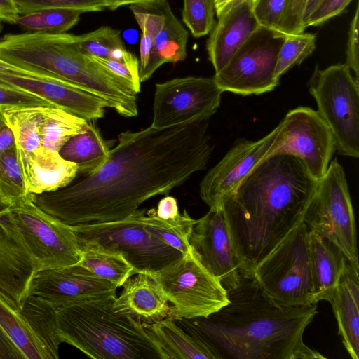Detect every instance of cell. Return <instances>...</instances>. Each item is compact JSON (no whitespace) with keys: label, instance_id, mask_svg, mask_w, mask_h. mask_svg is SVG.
Masks as SVG:
<instances>
[{"label":"cell","instance_id":"cell-1","mask_svg":"<svg viewBox=\"0 0 359 359\" xmlns=\"http://www.w3.org/2000/svg\"><path fill=\"white\" fill-rule=\"evenodd\" d=\"M208 121L123 132L97 170L56 191L32 194L33 201L70 226L123 219L206 168L213 151Z\"/></svg>","mask_w":359,"mask_h":359},{"label":"cell","instance_id":"cell-2","mask_svg":"<svg viewBox=\"0 0 359 359\" xmlns=\"http://www.w3.org/2000/svg\"><path fill=\"white\" fill-rule=\"evenodd\" d=\"M229 302L207 316L175 320L219 359L325 358L303 341L316 304L286 306L269 297L251 275L227 291Z\"/></svg>","mask_w":359,"mask_h":359},{"label":"cell","instance_id":"cell-3","mask_svg":"<svg viewBox=\"0 0 359 359\" xmlns=\"http://www.w3.org/2000/svg\"><path fill=\"white\" fill-rule=\"evenodd\" d=\"M318 180L289 154L262 159L222 202L242 276L255 266L297 226Z\"/></svg>","mask_w":359,"mask_h":359},{"label":"cell","instance_id":"cell-4","mask_svg":"<svg viewBox=\"0 0 359 359\" xmlns=\"http://www.w3.org/2000/svg\"><path fill=\"white\" fill-rule=\"evenodd\" d=\"M0 60L43 79L74 84L104 100L125 117L137 116L136 94L121 79L82 53L74 34H7L0 39Z\"/></svg>","mask_w":359,"mask_h":359},{"label":"cell","instance_id":"cell-5","mask_svg":"<svg viewBox=\"0 0 359 359\" xmlns=\"http://www.w3.org/2000/svg\"><path fill=\"white\" fill-rule=\"evenodd\" d=\"M114 299L55 306L60 341L95 359H165L142 323L114 311Z\"/></svg>","mask_w":359,"mask_h":359},{"label":"cell","instance_id":"cell-6","mask_svg":"<svg viewBox=\"0 0 359 359\" xmlns=\"http://www.w3.org/2000/svg\"><path fill=\"white\" fill-rule=\"evenodd\" d=\"M146 212L144 209H137L119 220L72 226L80 248L121 255L133 267V275L160 271L182 254L146 229Z\"/></svg>","mask_w":359,"mask_h":359},{"label":"cell","instance_id":"cell-7","mask_svg":"<svg viewBox=\"0 0 359 359\" xmlns=\"http://www.w3.org/2000/svg\"><path fill=\"white\" fill-rule=\"evenodd\" d=\"M309 233V229L302 222L252 272L261 288L279 304L292 306L316 304Z\"/></svg>","mask_w":359,"mask_h":359},{"label":"cell","instance_id":"cell-8","mask_svg":"<svg viewBox=\"0 0 359 359\" xmlns=\"http://www.w3.org/2000/svg\"><path fill=\"white\" fill-rule=\"evenodd\" d=\"M318 113L333 135L341 155L359 156V83L345 65L314 70L309 82Z\"/></svg>","mask_w":359,"mask_h":359},{"label":"cell","instance_id":"cell-9","mask_svg":"<svg viewBox=\"0 0 359 359\" xmlns=\"http://www.w3.org/2000/svg\"><path fill=\"white\" fill-rule=\"evenodd\" d=\"M303 222L310 231L335 245L359 269L353 208L344 170L336 159L318 180Z\"/></svg>","mask_w":359,"mask_h":359},{"label":"cell","instance_id":"cell-10","mask_svg":"<svg viewBox=\"0 0 359 359\" xmlns=\"http://www.w3.org/2000/svg\"><path fill=\"white\" fill-rule=\"evenodd\" d=\"M171 302L175 320L207 317L227 304V291L198 260L193 250L151 273Z\"/></svg>","mask_w":359,"mask_h":359},{"label":"cell","instance_id":"cell-11","mask_svg":"<svg viewBox=\"0 0 359 359\" xmlns=\"http://www.w3.org/2000/svg\"><path fill=\"white\" fill-rule=\"evenodd\" d=\"M287 34L259 26L241 45L226 66L214 76L223 92L260 95L274 90L278 52Z\"/></svg>","mask_w":359,"mask_h":359},{"label":"cell","instance_id":"cell-12","mask_svg":"<svg viewBox=\"0 0 359 359\" xmlns=\"http://www.w3.org/2000/svg\"><path fill=\"white\" fill-rule=\"evenodd\" d=\"M11 210L35 260L36 271L80 262L81 250L73 226L39 208L32 194L11 203Z\"/></svg>","mask_w":359,"mask_h":359},{"label":"cell","instance_id":"cell-13","mask_svg":"<svg viewBox=\"0 0 359 359\" xmlns=\"http://www.w3.org/2000/svg\"><path fill=\"white\" fill-rule=\"evenodd\" d=\"M332 131L317 111L298 107L287 112L264 158L276 154L297 157L309 174L319 180L325 174L334 151Z\"/></svg>","mask_w":359,"mask_h":359},{"label":"cell","instance_id":"cell-14","mask_svg":"<svg viewBox=\"0 0 359 359\" xmlns=\"http://www.w3.org/2000/svg\"><path fill=\"white\" fill-rule=\"evenodd\" d=\"M223 91L213 77L186 76L155 85L151 126L163 129L208 120Z\"/></svg>","mask_w":359,"mask_h":359},{"label":"cell","instance_id":"cell-15","mask_svg":"<svg viewBox=\"0 0 359 359\" xmlns=\"http://www.w3.org/2000/svg\"><path fill=\"white\" fill-rule=\"evenodd\" d=\"M189 243L201 263L229 291L239 283L241 264L222 205L197 219Z\"/></svg>","mask_w":359,"mask_h":359},{"label":"cell","instance_id":"cell-16","mask_svg":"<svg viewBox=\"0 0 359 359\" xmlns=\"http://www.w3.org/2000/svg\"><path fill=\"white\" fill-rule=\"evenodd\" d=\"M278 130L279 124L258 140H240L208 172L200 184V196L210 208L221 205L223 199L264 158Z\"/></svg>","mask_w":359,"mask_h":359},{"label":"cell","instance_id":"cell-17","mask_svg":"<svg viewBox=\"0 0 359 359\" xmlns=\"http://www.w3.org/2000/svg\"><path fill=\"white\" fill-rule=\"evenodd\" d=\"M117 286L74 264L37 271L29 295L41 297L55 306L99 298H116Z\"/></svg>","mask_w":359,"mask_h":359},{"label":"cell","instance_id":"cell-18","mask_svg":"<svg viewBox=\"0 0 359 359\" xmlns=\"http://www.w3.org/2000/svg\"><path fill=\"white\" fill-rule=\"evenodd\" d=\"M35 260L16 224L11 204L0 201V289L18 304L29 296Z\"/></svg>","mask_w":359,"mask_h":359},{"label":"cell","instance_id":"cell-19","mask_svg":"<svg viewBox=\"0 0 359 359\" xmlns=\"http://www.w3.org/2000/svg\"><path fill=\"white\" fill-rule=\"evenodd\" d=\"M255 0H233L217 16L207 41L208 59L215 74L260 26L254 12Z\"/></svg>","mask_w":359,"mask_h":359},{"label":"cell","instance_id":"cell-20","mask_svg":"<svg viewBox=\"0 0 359 359\" xmlns=\"http://www.w3.org/2000/svg\"><path fill=\"white\" fill-rule=\"evenodd\" d=\"M0 79L29 90L88 121L104 117L107 102L70 83L0 72Z\"/></svg>","mask_w":359,"mask_h":359},{"label":"cell","instance_id":"cell-21","mask_svg":"<svg viewBox=\"0 0 359 359\" xmlns=\"http://www.w3.org/2000/svg\"><path fill=\"white\" fill-rule=\"evenodd\" d=\"M113 302L114 311L144 324H151L168 316L170 306L161 285L151 273H137L121 285Z\"/></svg>","mask_w":359,"mask_h":359},{"label":"cell","instance_id":"cell-22","mask_svg":"<svg viewBox=\"0 0 359 359\" xmlns=\"http://www.w3.org/2000/svg\"><path fill=\"white\" fill-rule=\"evenodd\" d=\"M359 269L348 260L328 302L337 322L339 334L353 359L359 358Z\"/></svg>","mask_w":359,"mask_h":359},{"label":"cell","instance_id":"cell-23","mask_svg":"<svg viewBox=\"0 0 359 359\" xmlns=\"http://www.w3.org/2000/svg\"><path fill=\"white\" fill-rule=\"evenodd\" d=\"M0 337L22 359H53L32 329L20 304L0 289Z\"/></svg>","mask_w":359,"mask_h":359},{"label":"cell","instance_id":"cell-24","mask_svg":"<svg viewBox=\"0 0 359 359\" xmlns=\"http://www.w3.org/2000/svg\"><path fill=\"white\" fill-rule=\"evenodd\" d=\"M309 252L314 303L328 301L344 271L347 259L332 243L310 231Z\"/></svg>","mask_w":359,"mask_h":359},{"label":"cell","instance_id":"cell-25","mask_svg":"<svg viewBox=\"0 0 359 359\" xmlns=\"http://www.w3.org/2000/svg\"><path fill=\"white\" fill-rule=\"evenodd\" d=\"M143 325L159 346L165 359H219L209 346L184 330L170 317Z\"/></svg>","mask_w":359,"mask_h":359},{"label":"cell","instance_id":"cell-26","mask_svg":"<svg viewBox=\"0 0 359 359\" xmlns=\"http://www.w3.org/2000/svg\"><path fill=\"white\" fill-rule=\"evenodd\" d=\"M109 150L97 128L90 123L86 131L70 137L59 154L65 160L77 165L78 173L88 175L104 163Z\"/></svg>","mask_w":359,"mask_h":359},{"label":"cell","instance_id":"cell-27","mask_svg":"<svg viewBox=\"0 0 359 359\" xmlns=\"http://www.w3.org/2000/svg\"><path fill=\"white\" fill-rule=\"evenodd\" d=\"M164 22L153 46L151 73L165 63H177L187 57V30L173 13L168 0L163 1Z\"/></svg>","mask_w":359,"mask_h":359},{"label":"cell","instance_id":"cell-28","mask_svg":"<svg viewBox=\"0 0 359 359\" xmlns=\"http://www.w3.org/2000/svg\"><path fill=\"white\" fill-rule=\"evenodd\" d=\"M90 121L58 107H43L39 133L43 148L59 152L72 136L87 130Z\"/></svg>","mask_w":359,"mask_h":359},{"label":"cell","instance_id":"cell-29","mask_svg":"<svg viewBox=\"0 0 359 359\" xmlns=\"http://www.w3.org/2000/svg\"><path fill=\"white\" fill-rule=\"evenodd\" d=\"M197 219L190 217L186 210L175 218L163 219L149 210L144 217L146 229L163 243L180 252L182 255L192 251L189 243L193 228Z\"/></svg>","mask_w":359,"mask_h":359},{"label":"cell","instance_id":"cell-30","mask_svg":"<svg viewBox=\"0 0 359 359\" xmlns=\"http://www.w3.org/2000/svg\"><path fill=\"white\" fill-rule=\"evenodd\" d=\"M20 306L29 325L47 347L53 359L59 358L61 342L56 334L55 305L41 297L29 295Z\"/></svg>","mask_w":359,"mask_h":359},{"label":"cell","instance_id":"cell-31","mask_svg":"<svg viewBox=\"0 0 359 359\" xmlns=\"http://www.w3.org/2000/svg\"><path fill=\"white\" fill-rule=\"evenodd\" d=\"M77 48L84 55L122 61L132 53L127 50L121 32L109 26H102L81 35H74Z\"/></svg>","mask_w":359,"mask_h":359},{"label":"cell","instance_id":"cell-32","mask_svg":"<svg viewBox=\"0 0 359 359\" xmlns=\"http://www.w3.org/2000/svg\"><path fill=\"white\" fill-rule=\"evenodd\" d=\"M81 250V259L77 264L118 287L133 276V267L120 254L88 248Z\"/></svg>","mask_w":359,"mask_h":359},{"label":"cell","instance_id":"cell-33","mask_svg":"<svg viewBox=\"0 0 359 359\" xmlns=\"http://www.w3.org/2000/svg\"><path fill=\"white\" fill-rule=\"evenodd\" d=\"M81 12L69 9H46L20 14L15 25L29 32L67 33L80 20Z\"/></svg>","mask_w":359,"mask_h":359},{"label":"cell","instance_id":"cell-34","mask_svg":"<svg viewBox=\"0 0 359 359\" xmlns=\"http://www.w3.org/2000/svg\"><path fill=\"white\" fill-rule=\"evenodd\" d=\"M28 194L15 145L0 154V198L11 204Z\"/></svg>","mask_w":359,"mask_h":359},{"label":"cell","instance_id":"cell-35","mask_svg":"<svg viewBox=\"0 0 359 359\" xmlns=\"http://www.w3.org/2000/svg\"><path fill=\"white\" fill-rule=\"evenodd\" d=\"M316 36L311 33L287 34L277 57L275 76H280L300 65L316 48Z\"/></svg>","mask_w":359,"mask_h":359},{"label":"cell","instance_id":"cell-36","mask_svg":"<svg viewBox=\"0 0 359 359\" xmlns=\"http://www.w3.org/2000/svg\"><path fill=\"white\" fill-rule=\"evenodd\" d=\"M182 21L193 36L208 35L215 21V0H183Z\"/></svg>","mask_w":359,"mask_h":359},{"label":"cell","instance_id":"cell-37","mask_svg":"<svg viewBox=\"0 0 359 359\" xmlns=\"http://www.w3.org/2000/svg\"><path fill=\"white\" fill-rule=\"evenodd\" d=\"M20 13L46 9H69L83 13L102 11L106 8L104 0H14Z\"/></svg>","mask_w":359,"mask_h":359},{"label":"cell","instance_id":"cell-38","mask_svg":"<svg viewBox=\"0 0 359 359\" xmlns=\"http://www.w3.org/2000/svg\"><path fill=\"white\" fill-rule=\"evenodd\" d=\"M94 62L123 81L137 95L140 91L139 60L134 54L122 61L89 56Z\"/></svg>","mask_w":359,"mask_h":359},{"label":"cell","instance_id":"cell-39","mask_svg":"<svg viewBox=\"0 0 359 359\" xmlns=\"http://www.w3.org/2000/svg\"><path fill=\"white\" fill-rule=\"evenodd\" d=\"M57 107L41 97L0 79V107Z\"/></svg>","mask_w":359,"mask_h":359},{"label":"cell","instance_id":"cell-40","mask_svg":"<svg viewBox=\"0 0 359 359\" xmlns=\"http://www.w3.org/2000/svg\"><path fill=\"white\" fill-rule=\"evenodd\" d=\"M289 0H255L253 12L260 26L278 29Z\"/></svg>","mask_w":359,"mask_h":359},{"label":"cell","instance_id":"cell-41","mask_svg":"<svg viewBox=\"0 0 359 359\" xmlns=\"http://www.w3.org/2000/svg\"><path fill=\"white\" fill-rule=\"evenodd\" d=\"M307 0H289L278 30L285 34H299L305 30L302 25L304 10Z\"/></svg>","mask_w":359,"mask_h":359},{"label":"cell","instance_id":"cell-42","mask_svg":"<svg viewBox=\"0 0 359 359\" xmlns=\"http://www.w3.org/2000/svg\"><path fill=\"white\" fill-rule=\"evenodd\" d=\"M351 0H322L304 23L306 29L309 26L320 25L329 19L340 14Z\"/></svg>","mask_w":359,"mask_h":359},{"label":"cell","instance_id":"cell-43","mask_svg":"<svg viewBox=\"0 0 359 359\" xmlns=\"http://www.w3.org/2000/svg\"><path fill=\"white\" fill-rule=\"evenodd\" d=\"M358 6L350 25L348 39L347 42L346 60L345 65L353 71L355 78L358 79L359 74V55H358Z\"/></svg>","mask_w":359,"mask_h":359},{"label":"cell","instance_id":"cell-44","mask_svg":"<svg viewBox=\"0 0 359 359\" xmlns=\"http://www.w3.org/2000/svg\"><path fill=\"white\" fill-rule=\"evenodd\" d=\"M180 213L177 199L170 196H166L160 200L155 210L156 215L163 219L175 218Z\"/></svg>","mask_w":359,"mask_h":359},{"label":"cell","instance_id":"cell-45","mask_svg":"<svg viewBox=\"0 0 359 359\" xmlns=\"http://www.w3.org/2000/svg\"><path fill=\"white\" fill-rule=\"evenodd\" d=\"M20 13L14 0H0V20L15 24Z\"/></svg>","mask_w":359,"mask_h":359},{"label":"cell","instance_id":"cell-46","mask_svg":"<svg viewBox=\"0 0 359 359\" xmlns=\"http://www.w3.org/2000/svg\"><path fill=\"white\" fill-rule=\"evenodd\" d=\"M15 145L13 133L4 121L0 127V154Z\"/></svg>","mask_w":359,"mask_h":359},{"label":"cell","instance_id":"cell-47","mask_svg":"<svg viewBox=\"0 0 359 359\" xmlns=\"http://www.w3.org/2000/svg\"><path fill=\"white\" fill-rule=\"evenodd\" d=\"M0 72L39 78L36 74L0 60Z\"/></svg>","mask_w":359,"mask_h":359},{"label":"cell","instance_id":"cell-48","mask_svg":"<svg viewBox=\"0 0 359 359\" xmlns=\"http://www.w3.org/2000/svg\"><path fill=\"white\" fill-rule=\"evenodd\" d=\"M0 359H22L20 355L9 346L0 337Z\"/></svg>","mask_w":359,"mask_h":359},{"label":"cell","instance_id":"cell-49","mask_svg":"<svg viewBox=\"0 0 359 359\" xmlns=\"http://www.w3.org/2000/svg\"><path fill=\"white\" fill-rule=\"evenodd\" d=\"M106 8L116 10L120 7L130 6L135 4L144 3L151 0H104Z\"/></svg>","mask_w":359,"mask_h":359},{"label":"cell","instance_id":"cell-50","mask_svg":"<svg viewBox=\"0 0 359 359\" xmlns=\"http://www.w3.org/2000/svg\"><path fill=\"white\" fill-rule=\"evenodd\" d=\"M322 0H307L306 1L305 8L304 10L303 18H302V25H303L304 28V22L306 21V20L309 16V15L312 13V11L316 8V7L318 5V4ZM304 29H305V28H304Z\"/></svg>","mask_w":359,"mask_h":359},{"label":"cell","instance_id":"cell-51","mask_svg":"<svg viewBox=\"0 0 359 359\" xmlns=\"http://www.w3.org/2000/svg\"><path fill=\"white\" fill-rule=\"evenodd\" d=\"M233 0H215V10L217 17L230 4Z\"/></svg>","mask_w":359,"mask_h":359},{"label":"cell","instance_id":"cell-52","mask_svg":"<svg viewBox=\"0 0 359 359\" xmlns=\"http://www.w3.org/2000/svg\"><path fill=\"white\" fill-rule=\"evenodd\" d=\"M4 122V118H3L2 116H1V114L0 112V127H1V126L2 125V123Z\"/></svg>","mask_w":359,"mask_h":359},{"label":"cell","instance_id":"cell-53","mask_svg":"<svg viewBox=\"0 0 359 359\" xmlns=\"http://www.w3.org/2000/svg\"><path fill=\"white\" fill-rule=\"evenodd\" d=\"M2 29H3V25H2L1 21L0 20V33L1 32Z\"/></svg>","mask_w":359,"mask_h":359},{"label":"cell","instance_id":"cell-54","mask_svg":"<svg viewBox=\"0 0 359 359\" xmlns=\"http://www.w3.org/2000/svg\"><path fill=\"white\" fill-rule=\"evenodd\" d=\"M0 201H4V200H3V199H1V198H0ZM5 202H6V201H5ZM6 203H7V202H6Z\"/></svg>","mask_w":359,"mask_h":359}]
</instances>
